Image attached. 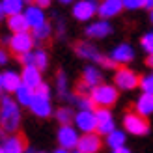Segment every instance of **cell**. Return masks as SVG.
<instances>
[{
  "instance_id": "obj_1",
  "label": "cell",
  "mask_w": 153,
  "mask_h": 153,
  "mask_svg": "<svg viewBox=\"0 0 153 153\" xmlns=\"http://www.w3.org/2000/svg\"><path fill=\"white\" fill-rule=\"evenodd\" d=\"M21 125V108L17 101L10 95H4L0 99V127L6 133L15 134Z\"/></svg>"
},
{
  "instance_id": "obj_2",
  "label": "cell",
  "mask_w": 153,
  "mask_h": 153,
  "mask_svg": "<svg viewBox=\"0 0 153 153\" xmlns=\"http://www.w3.org/2000/svg\"><path fill=\"white\" fill-rule=\"evenodd\" d=\"M75 52L76 56L82 58V60H88V62L91 64H99L101 67H105V69H118V65L114 64V60L110 56H105L99 52V49L95 47L94 43L90 41H80L75 45Z\"/></svg>"
},
{
  "instance_id": "obj_3",
  "label": "cell",
  "mask_w": 153,
  "mask_h": 153,
  "mask_svg": "<svg viewBox=\"0 0 153 153\" xmlns=\"http://www.w3.org/2000/svg\"><path fill=\"white\" fill-rule=\"evenodd\" d=\"M90 97L94 101L95 108H110V106L116 105L118 97H120V90L114 86V84H99L94 90L90 91Z\"/></svg>"
},
{
  "instance_id": "obj_4",
  "label": "cell",
  "mask_w": 153,
  "mask_h": 153,
  "mask_svg": "<svg viewBox=\"0 0 153 153\" xmlns=\"http://www.w3.org/2000/svg\"><path fill=\"white\" fill-rule=\"evenodd\" d=\"M123 129L129 134L144 136V134L149 133V121H148V118H144L133 110V112H127L123 116Z\"/></svg>"
},
{
  "instance_id": "obj_5",
  "label": "cell",
  "mask_w": 153,
  "mask_h": 153,
  "mask_svg": "<svg viewBox=\"0 0 153 153\" xmlns=\"http://www.w3.org/2000/svg\"><path fill=\"white\" fill-rule=\"evenodd\" d=\"M138 84H140V76L136 75L133 69H129L127 65L118 67L116 73H114V86H116L118 90L131 91L134 88H138Z\"/></svg>"
},
{
  "instance_id": "obj_6",
  "label": "cell",
  "mask_w": 153,
  "mask_h": 153,
  "mask_svg": "<svg viewBox=\"0 0 153 153\" xmlns=\"http://www.w3.org/2000/svg\"><path fill=\"white\" fill-rule=\"evenodd\" d=\"M34 36L30 32H22V34H11V37L7 39V47L13 54H26V52H32L34 51Z\"/></svg>"
},
{
  "instance_id": "obj_7",
  "label": "cell",
  "mask_w": 153,
  "mask_h": 153,
  "mask_svg": "<svg viewBox=\"0 0 153 153\" xmlns=\"http://www.w3.org/2000/svg\"><path fill=\"white\" fill-rule=\"evenodd\" d=\"M75 129L82 134L95 133L97 131V121H95V110H79L75 112Z\"/></svg>"
},
{
  "instance_id": "obj_8",
  "label": "cell",
  "mask_w": 153,
  "mask_h": 153,
  "mask_svg": "<svg viewBox=\"0 0 153 153\" xmlns=\"http://www.w3.org/2000/svg\"><path fill=\"white\" fill-rule=\"evenodd\" d=\"M99 10V0H79L73 6V17L80 22H86L90 19H94Z\"/></svg>"
},
{
  "instance_id": "obj_9",
  "label": "cell",
  "mask_w": 153,
  "mask_h": 153,
  "mask_svg": "<svg viewBox=\"0 0 153 153\" xmlns=\"http://www.w3.org/2000/svg\"><path fill=\"white\" fill-rule=\"evenodd\" d=\"M56 136H58L56 140L60 144V148L67 149V151H75L76 149V144H79V138H80L79 131H76L73 125H60Z\"/></svg>"
},
{
  "instance_id": "obj_10",
  "label": "cell",
  "mask_w": 153,
  "mask_h": 153,
  "mask_svg": "<svg viewBox=\"0 0 153 153\" xmlns=\"http://www.w3.org/2000/svg\"><path fill=\"white\" fill-rule=\"evenodd\" d=\"M95 121H97V134L108 136L112 131H116V121L108 108H95Z\"/></svg>"
},
{
  "instance_id": "obj_11",
  "label": "cell",
  "mask_w": 153,
  "mask_h": 153,
  "mask_svg": "<svg viewBox=\"0 0 153 153\" xmlns=\"http://www.w3.org/2000/svg\"><path fill=\"white\" fill-rule=\"evenodd\" d=\"M30 112L34 114L36 118H41V120H47L54 114V108H52V103H51V97H45V95H37L34 94V99L30 103Z\"/></svg>"
},
{
  "instance_id": "obj_12",
  "label": "cell",
  "mask_w": 153,
  "mask_h": 153,
  "mask_svg": "<svg viewBox=\"0 0 153 153\" xmlns=\"http://www.w3.org/2000/svg\"><path fill=\"white\" fill-rule=\"evenodd\" d=\"M101 148H103V138L97 133L80 134L79 144H76V151L80 153H99Z\"/></svg>"
},
{
  "instance_id": "obj_13",
  "label": "cell",
  "mask_w": 153,
  "mask_h": 153,
  "mask_svg": "<svg viewBox=\"0 0 153 153\" xmlns=\"http://www.w3.org/2000/svg\"><path fill=\"white\" fill-rule=\"evenodd\" d=\"M108 56L114 60V64H116V65L123 67V65L131 64L133 60H134V49L129 43H120V45H116V47L112 49V52H110Z\"/></svg>"
},
{
  "instance_id": "obj_14",
  "label": "cell",
  "mask_w": 153,
  "mask_h": 153,
  "mask_svg": "<svg viewBox=\"0 0 153 153\" xmlns=\"http://www.w3.org/2000/svg\"><path fill=\"white\" fill-rule=\"evenodd\" d=\"M112 34V25L105 19H99V21H94L86 26V36L90 39H105L106 36Z\"/></svg>"
},
{
  "instance_id": "obj_15",
  "label": "cell",
  "mask_w": 153,
  "mask_h": 153,
  "mask_svg": "<svg viewBox=\"0 0 153 153\" xmlns=\"http://www.w3.org/2000/svg\"><path fill=\"white\" fill-rule=\"evenodd\" d=\"M21 79H22V84L28 86L30 90H37L43 84V71H39L36 65H28V67H22L21 71Z\"/></svg>"
},
{
  "instance_id": "obj_16",
  "label": "cell",
  "mask_w": 153,
  "mask_h": 153,
  "mask_svg": "<svg viewBox=\"0 0 153 153\" xmlns=\"http://www.w3.org/2000/svg\"><path fill=\"white\" fill-rule=\"evenodd\" d=\"M123 11V2L121 0H99V10L97 15L105 21H108L112 17H116Z\"/></svg>"
},
{
  "instance_id": "obj_17",
  "label": "cell",
  "mask_w": 153,
  "mask_h": 153,
  "mask_svg": "<svg viewBox=\"0 0 153 153\" xmlns=\"http://www.w3.org/2000/svg\"><path fill=\"white\" fill-rule=\"evenodd\" d=\"M25 17L28 21V25H30V30H34V28H39L43 26L45 22H47V15H45V10L39 6H36V4H30L25 7Z\"/></svg>"
},
{
  "instance_id": "obj_18",
  "label": "cell",
  "mask_w": 153,
  "mask_h": 153,
  "mask_svg": "<svg viewBox=\"0 0 153 153\" xmlns=\"http://www.w3.org/2000/svg\"><path fill=\"white\" fill-rule=\"evenodd\" d=\"M0 79H2V88L6 94H15L22 86L21 73L13 71V69H6L4 73H0Z\"/></svg>"
},
{
  "instance_id": "obj_19",
  "label": "cell",
  "mask_w": 153,
  "mask_h": 153,
  "mask_svg": "<svg viewBox=\"0 0 153 153\" xmlns=\"http://www.w3.org/2000/svg\"><path fill=\"white\" fill-rule=\"evenodd\" d=\"M80 82L86 84L90 90H94L95 86L103 84V73H101V69L95 67V65H86V67H84V71H82Z\"/></svg>"
},
{
  "instance_id": "obj_20",
  "label": "cell",
  "mask_w": 153,
  "mask_h": 153,
  "mask_svg": "<svg viewBox=\"0 0 153 153\" xmlns=\"http://www.w3.org/2000/svg\"><path fill=\"white\" fill-rule=\"evenodd\" d=\"M0 148H2L6 153H25L26 151V144L22 140V136H19L15 133V134H7L4 144Z\"/></svg>"
},
{
  "instance_id": "obj_21",
  "label": "cell",
  "mask_w": 153,
  "mask_h": 153,
  "mask_svg": "<svg viewBox=\"0 0 153 153\" xmlns=\"http://www.w3.org/2000/svg\"><path fill=\"white\" fill-rule=\"evenodd\" d=\"M7 28H10L11 34H22V32H30V25L25 17V13L19 15H11V17H6Z\"/></svg>"
},
{
  "instance_id": "obj_22",
  "label": "cell",
  "mask_w": 153,
  "mask_h": 153,
  "mask_svg": "<svg viewBox=\"0 0 153 153\" xmlns=\"http://www.w3.org/2000/svg\"><path fill=\"white\" fill-rule=\"evenodd\" d=\"M134 112L140 114L144 118H149L153 114V95H148V94H142L134 103Z\"/></svg>"
},
{
  "instance_id": "obj_23",
  "label": "cell",
  "mask_w": 153,
  "mask_h": 153,
  "mask_svg": "<svg viewBox=\"0 0 153 153\" xmlns=\"http://www.w3.org/2000/svg\"><path fill=\"white\" fill-rule=\"evenodd\" d=\"M2 4V11L6 17H11V15H19L25 11L26 7V2L25 0H0Z\"/></svg>"
},
{
  "instance_id": "obj_24",
  "label": "cell",
  "mask_w": 153,
  "mask_h": 153,
  "mask_svg": "<svg viewBox=\"0 0 153 153\" xmlns=\"http://www.w3.org/2000/svg\"><path fill=\"white\" fill-rule=\"evenodd\" d=\"M125 142H127V134L125 131H112L108 136H105V144L108 146L110 149H120V148H125Z\"/></svg>"
},
{
  "instance_id": "obj_25",
  "label": "cell",
  "mask_w": 153,
  "mask_h": 153,
  "mask_svg": "<svg viewBox=\"0 0 153 153\" xmlns=\"http://www.w3.org/2000/svg\"><path fill=\"white\" fill-rule=\"evenodd\" d=\"M56 94L62 99H71V95H69V80H67V75L64 71L56 73Z\"/></svg>"
},
{
  "instance_id": "obj_26",
  "label": "cell",
  "mask_w": 153,
  "mask_h": 153,
  "mask_svg": "<svg viewBox=\"0 0 153 153\" xmlns=\"http://www.w3.org/2000/svg\"><path fill=\"white\" fill-rule=\"evenodd\" d=\"M54 118L58 120L60 125H71L75 120V112L71 106H60V108L54 110Z\"/></svg>"
},
{
  "instance_id": "obj_27",
  "label": "cell",
  "mask_w": 153,
  "mask_h": 153,
  "mask_svg": "<svg viewBox=\"0 0 153 153\" xmlns=\"http://www.w3.org/2000/svg\"><path fill=\"white\" fill-rule=\"evenodd\" d=\"M32 99H34V90H30L28 86H25V84L15 91V101H17L19 106H30Z\"/></svg>"
},
{
  "instance_id": "obj_28",
  "label": "cell",
  "mask_w": 153,
  "mask_h": 153,
  "mask_svg": "<svg viewBox=\"0 0 153 153\" xmlns=\"http://www.w3.org/2000/svg\"><path fill=\"white\" fill-rule=\"evenodd\" d=\"M69 101H71L79 110H95V105H94V101H91L90 95H80V94H76V95H71Z\"/></svg>"
},
{
  "instance_id": "obj_29",
  "label": "cell",
  "mask_w": 153,
  "mask_h": 153,
  "mask_svg": "<svg viewBox=\"0 0 153 153\" xmlns=\"http://www.w3.org/2000/svg\"><path fill=\"white\" fill-rule=\"evenodd\" d=\"M30 34L34 36L36 41H45V39H49V37H51V34H52V26L49 25V22H45L43 26L30 30Z\"/></svg>"
},
{
  "instance_id": "obj_30",
  "label": "cell",
  "mask_w": 153,
  "mask_h": 153,
  "mask_svg": "<svg viewBox=\"0 0 153 153\" xmlns=\"http://www.w3.org/2000/svg\"><path fill=\"white\" fill-rule=\"evenodd\" d=\"M34 65H36L39 71H45V69H47V65H49V54H47L43 49H36V51H34Z\"/></svg>"
},
{
  "instance_id": "obj_31",
  "label": "cell",
  "mask_w": 153,
  "mask_h": 153,
  "mask_svg": "<svg viewBox=\"0 0 153 153\" xmlns=\"http://www.w3.org/2000/svg\"><path fill=\"white\" fill-rule=\"evenodd\" d=\"M140 90L142 94H148V95H153V73L151 75H146V76H140Z\"/></svg>"
},
{
  "instance_id": "obj_32",
  "label": "cell",
  "mask_w": 153,
  "mask_h": 153,
  "mask_svg": "<svg viewBox=\"0 0 153 153\" xmlns=\"http://www.w3.org/2000/svg\"><path fill=\"white\" fill-rule=\"evenodd\" d=\"M140 45H142V49L146 51L148 54H153V32L144 34V37L140 39Z\"/></svg>"
},
{
  "instance_id": "obj_33",
  "label": "cell",
  "mask_w": 153,
  "mask_h": 153,
  "mask_svg": "<svg viewBox=\"0 0 153 153\" xmlns=\"http://www.w3.org/2000/svg\"><path fill=\"white\" fill-rule=\"evenodd\" d=\"M123 2V10H140V7H144V4H146V0H121Z\"/></svg>"
},
{
  "instance_id": "obj_34",
  "label": "cell",
  "mask_w": 153,
  "mask_h": 153,
  "mask_svg": "<svg viewBox=\"0 0 153 153\" xmlns=\"http://www.w3.org/2000/svg\"><path fill=\"white\" fill-rule=\"evenodd\" d=\"M19 60H21V64L25 65V67L34 65V51H32V52H26V54H21Z\"/></svg>"
},
{
  "instance_id": "obj_35",
  "label": "cell",
  "mask_w": 153,
  "mask_h": 153,
  "mask_svg": "<svg viewBox=\"0 0 153 153\" xmlns=\"http://www.w3.org/2000/svg\"><path fill=\"white\" fill-rule=\"evenodd\" d=\"M34 94H37V95H45V97H51V86H49L47 82H43L41 86L34 91Z\"/></svg>"
},
{
  "instance_id": "obj_36",
  "label": "cell",
  "mask_w": 153,
  "mask_h": 153,
  "mask_svg": "<svg viewBox=\"0 0 153 153\" xmlns=\"http://www.w3.org/2000/svg\"><path fill=\"white\" fill-rule=\"evenodd\" d=\"M7 62H10V52L6 49H0V65H6Z\"/></svg>"
},
{
  "instance_id": "obj_37",
  "label": "cell",
  "mask_w": 153,
  "mask_h": 153,
  "mask_svg": "<svg viewBox=\"0 0 153 153\" xmlns=\"http://www.w3.org/2000/svg\"><path fill=\"white\" fill-rule=\"evenodd\" d=\"M32 4L39 6V7H43V10H47V7L52 4V0H32Z\"/></svg>"
},
{
  "instance_id": "obj_38",
  "label": "cell",
  "mask_w": 153,
  "mask_h": 153,
  "mask_svg": "<svg viewBox=\"0 0 153 153\" xmlns=\"http://www.w3.org/2000/svg\"><path fill=\"white\" fill-rule=\"evenodd\" d=\"M112 153H131V149L125 146V148H120V149H112Z\"/></svg>"
},
{
  "instance_id": "obj_39",
  "label": "cell",
  "mask_w": 153,
  "mask_h": 153,
  "mask_svg": "<svg viewBox=\"0 0 153 153\" xmlns=\"http://www.w3.org/2000/svg\"><path fill=\"white\" fill-rule=\"evenodd\" d=\"M4 140H6V131H4L2 127H0V146L4 144Z\"/></svg>"
},
{
  "instance_id": "obj_40",
  "label": "cell",
  "mask_w": 153,
  "mask_h": 153,
  "mask_svg": "<svg viewBox=\"0 0 153 153\" xmlns=\"http://www.w3.org/2000/svg\"><path fill=\"white\" fill-rule=\"evenodd\" d=\"M146 64L153 69V54H148V58H146Z\"/></svg>"
},
{
  "instance_id": "obj_41",
  "label": "cell",
  "mask_w": 153,
  "mask_h": 153,
  "mask_svg": "<svg viewBox=\"0 0 153 153\" xmlns=\"http://www.w3.org/2000/svg\"><path fill=\"white\" fill-rule=\"evenodd\" d=\"M144 7H146V10H153V0H146V4H144Z\"/></svg>"
},
{
  "instance_id": "obj_42",
  "label": "cell",
  "mask_w": 153,
  "mask_h": 153,
  "mask_svg": "<svg viewBox=\"0 0 153 153\" xmlns=\"http://www.w3.org/2000/svg\"><path fill=\"white\" fill-rule=\"evenodd\" d=\"M52 153H71V151H67V149H62V148H58L56 151H52Z\"/></svg>"
},
{
  "instance_id": "obj_43",
  "label": "cell",
  "mask_w": 153,
  "mask_h": 153,
  "mask_svg": "<svg viewBox=\"0 0 153 153\" xmlns=\"http://www.w3.org/2000/svg\"><path fill=\"white\" fill-rule=\"evenodd\" d=\"M60 4H73V0H58Z\"/></svg>"
},
{
  "instance_id": "obj_44",
  "label": "cell",
  "mask_w": 153,
  "mask_h": 153,
  "mask_svg": "<svg viewBox=\"0 0 153 153\" xmlns=\"http://www.w3.org/2000/svg\"><path fill=\"white\" fill-rule=\"evenodd\" d=\"M2 91H4V88H2V79H0V99L4 97V95H2Z\"/></svg>"
},
{
  "instance_id": "obj_45",
  "label": "cell",
  "mask_w": 153,
  "mask_h": 153,
  "mask_svg": "<svg viewBox=\"0 0 153 153\" xmlns=\"http://www.w3.org/2000/svg\"><path fill=\"white\" fill-rule=\"evenodd\" d=\"M6 17V15H4V11H2V4H0V21H2Z\"/></svg>"
},
{
  "instance_id": "obj_46",
  "label": "cell",
  "mask_w": 153,
  "mask_h": 153,
  "mask_svg": "<svg viewBox=\"0 0 153 153\" xmlns=\"http://www.w3.org/2000/svg\"><path fill=\"white\" fill-rule=\"evenodd\" d=\"M149 19H151V22H153V10L149 11Z\"/></svg>"
},
{
  "instance_id": "obj_47",
  "label": "cell",
  "mask_w": 153,
  "mask_h": 153,
  "mask_svg": "<svg viewBox=\"0 0 153 153\" xmlns=\"http://www.w3.org/2000/svg\"><path fill=\"white\" fill-rule=\"evenodd\" d=\"M0 153H6V151H4V149H2V148H0Z\"/></svg>"
},
{
  "instance_id": "obj_48",
  "label": "cell",
  "mask_w": 153,
  "mask_h": 153,
  "mask_svg": "<svg viewBox=\"0 0 153 153\" xmlns=\"http://www.w3.org/2000/svg\"><path fill=\"white\" fill-rule=\"evenodd\" d=\"M73 153H80V151H76V149H75V151H73Z\"/></svg>"
},
{
  "instance_id": "obj_49",
  "label": "cell",
  "mask_w": 153,
  "mask_h": 153,
  "mask_svg": "<svg viewBox=\"0 0 153 153\" xmlns=\"http://www.w3.org/2000/svg\"><path fill=\"white\" fill-rule=\"evenodd\" d=\"M41 153H45V151H41Z\"/></svg>"
}]
</instances>
